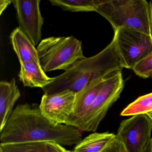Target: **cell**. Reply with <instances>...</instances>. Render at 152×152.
I'll use <instances>...</instances> for the list:
<instances>
[{
  "instance_id": "1",
  "label": "cell",
  "mask_w": 152,
  "mask_h": 152,
  "mask_svg": "<svg viewBox=\"0 0 152 152\" xmlns=\"http://www.w3.org/2000/svg\"><path fill=\"white\" fill-rule=\"evenodd\" d=\"M82 132L74 126L56 124L43 115L37 104H18L0 131L2 144L54 142L62 146L77 145Z\"/></svg>"
},
{
  "instance_id": "2",
  "label": "cell",
  "mask_w": 152,
  "mask_h": 152,
  "mask_svg": "<svg viewBox=\"0 0 152 152\" xmlns=\"http://www.w3.org/2000/svg\"><path fill=\"white\" fill-rule=\"evenodd\" d=\"M124 68L115 38L95 56L78 61L62 74L53 78L42 89L44 94H53L65 90L79 92L91 82L105 78Z\"/></svg>"
},
{
  "instance_id": "3",
  "label": "cell",
  "mask_w": 152,
  "mask_h": 152,
  "mask_svg": "<svg viewBox=\"0 0 152 152\" xmlns=\"http://www.w3.org/2000/svg\"><path fill=\"white\" fill-rule=\"evenodd\" d=\"M96 12L111 23L115 32L127 28L150 35L149 2L146 0H101Z\"/></svg>"
},
{
  "instance_id": "4",
  "label": "cell",
  "mask_w": 152,
  "mask_h": 152,
  "mask_svg": "<svg viewBox=\"0 0 152 152\" xmlns=\"http://www.w3.org/2000/svg\"><path fill=\"white\" fill-rule=\"evenodd\" d=\"M82 44L81 41L73 36L50 37L42 40L37 49L43 71H66L85 58Z\"/></svg>"
},
{
  "instance_id": "5",
  "label": "cell",
  "mask_w": 152,
  "mask_h": 152,
  "mask_svg": "<svg viewBox=\"0 0 152 152\" xmlns=\"http://www.w3.org/2000/svg\"><path fill=\"white\" fill-rule=\"evenodd\" d=\"M122 71L106 78L104 83L94 102L81 118L73 123L81 132H96L109 108L120 97L124 87Z\"/></svg>"
},
{
  "instance_id": "6",
  "label": "cell",
  "mask_w": 152,
  "mask_h": 152,
  "mask_svg": "<svg viewBox=\"0 0 152 152\" xmlns=\"http://www.w3.org/2000/svg\"><path fill=\"white\" fill-rule=\"evenodd\" d=\"M118 51L124 68L132 69L152 52L151 35L132 29L121 28L115 32Z\"/></svg>"
},
{
  "instance_id": "7",
  "label": "cell",
  "mask_w": 152,
  "mask_h": 152,
  "mask_svg": "<svg viewBox=\"0 0 152 152\" xmlns=\"http://www.w3.org/2000/svg\"><path fill=\"white\" fill-rule=\"evenodd\" d=\"M152 130L151 118L146 114L138 115L122 121L116 136L127 152H143Z\"/></svg>"
},
{
  "instance_id": "8",
  "label": "cell",
  "mask_w": 152,
  "mask_h": 152,
  "mask_svg": "<svg viewBox=\"0 0 152 152\" xmlns=\"http://www.w3.org/2000/svg\"><path fill=\"white\" fill-rule=\"evenodd\" d=\"M39 0H14L19 29L36 46L41 41L43 19L40 9Z\"/></svg>"
},
{
  "instance_id": "9",
  "label": "cell",
  "mask_w": 152,
  "mask_h": 152,
  "mask_svg": "<svg viewBox=\"0 0 152 152\" xmlns=\"http://www.w3.org/2000/svg\"><path fill=\"white\" fill-rule=\"evenodd\" d=\"M76 94L70 90L44 94L39 105L42 113L55 124H66L73 111Z\"/></svg>"
},
{
  "instance_id": "10",
  "label": "cell",
  "mask_w": 152,
  "mask_h": 152,
  "mask_svg": "<svg viewBox=\"0 0 152 152\" xmlns=\"http://www.w3.org/2000/svg\"><path fill=\"white\" fill-rule=\"evenodd\" d=\"M107 77L91 82L76 93L72 114L66 124L71 125L73 123L83 116L94 102L103 87Z\"/></svg>"
},
{
  "instance_id": "11",
  "label": "cell",
  "mask_w": 152,
  "mask_h": 152,
  "mask_svg": "<svg viewBox=\"0 0 152 152\" xmlns=\"http://www.w3.org/2000/svg\"><path fill=\"white\" fill-rule=\"evenodd\" d=\"M21 96L15 78L10 81L0 82V131L10 117L16 101Z\"/></svg>"
},
{
  "instance_id": "12",
  "label": "cell",
  "mask_w": 152,
  "mask_h": 152,
  "mask_svg": "<svg viewBox=\"0 0 152 152\" xmlns=\"http://www.w3.org/2000/svg\"><path fill=\"white\" fill-rule=\"evenodd\" d=\"M10 39L20 64L29 62L40 63L37 48L18 27L11 33Z\"/></svg>"
},
{
  "instance_id": "13",
  "label": "cell",
  "mask_w": 152,
  "mask_h": 152,
  "mask_svg": "<svg viewBox=\"0 0 152 152\" xmlns=\"http://www.w3.org/2000/svg\"><path fill=\"white\" fill-rule=\"evenodd\" d=\"M20 65L18 76L25 87L42 89L52 80L53 78L47 76L40 63L29 62Z\"/></svg>"
},
{
  "instance_id": "14",
  "label": "cell",
  "mask_w": 152,
  "mask_h": 152,
  "mask_svg": "<svg viewBox=\"0 0 152 152\" xmlns=\"http://www.w3.org/2000/svg\"><path fill=\"white\" fill-rule=\"evenodd\" d=\"M116 135L109 132L90 134L75 146L74 152H102L115 139Z\"/></svg>"
},
{
  "instance_id": "15",
  "label": "cell",
  "mask_w": 152,
  "mask_h": 152,
  "mask_svg": "<svg viewBox=\"0 0 152 152\" xmlns=\"http://www.w3.org/2000/svg\"><path fill=\"white\" fill-rule=\"evenodd\" d=\"M101 0H52L50 2L53 6L63 10L77 12L96 11Z\"/></svg>"
},
{
  "instance_id": "16",
  "label": "cell",
  "mask_w": 152,
  "mask_h": 152,
  "mask_svg": "<svg viewBox=\"0 0 152 152\" xmlns=\"http://www.w3.org/2000/svg\"><path fill=\"white\" fill-rule=\"evenodd\" d=\"M152 112V92L140 96L128 105L121 113V116H133Z\"/></svg>"
},
{
  "instance_id": "17",
  "label": "cell",
  "mask_w": 152,
  "mask_h": 152,
  "mask_svg": "<svg viewBox=\"0 0 152 152\" xmlns=\"http://www.w3.org/2000/svg\"><path fill=\"white\" fill-rule=\"evenodd\" d=\"M45 142L0 144L2 152H47Z\"/></svg>"
},
{
  "instance_id": "18",
  "label": "cell",
  "mask_w": 152,
  "mask_h": 152,
  "mask_svg": "<svg viewBox=\"0 0 152 152\" xmlns=\"http://www.w3.org/2000/svg\"><path fill=\"white\" fill-rule=\"evenodd\" d=\"M132 70L139 77L149 78L152 72V52L136 64Z\"/></svg>"
},
{
  "instance_id": "19",
  "label": "cell",
  "mask_w": 152,
  "mask_h": 152,
  "mask_svg": "<svg viewBox=\"0 0 152 152\" xmlns=\"http://www.w3.org/2000/svg\"><path fill=\"white\" fill-rule=\"evenodd\" d=\"M102 152H127L123 144L115 137L111 144Z\"/></svg>"
},
{
  "instance_id": "20",
  "label": "cell",
  "mask_w": 152,
  "mask_h": 152,
  "mask_svg": "<svg viewBox=\"0 0 152 152\" xmlns=\"http://www.w3.org/2000/svg\"><path fill=\"white\" fill-rule=\"evenodd\" d=\"M46 146L47 152H74L67 150L63 146L54 142H46Z\"/></svg>"
},
{
  "instance_id": "21",
  "label": "cell",
  "mask_w": 152,
  "mask_h": 152,
  "mask_svg": "<svg viewBox=\"0 0 152 152\" xmlns=\"http://www.w3.org/2000/svg\"><path fill=\"white\" fill-rule=\"evenodd\" d=\"M13 1L1 0L0 1V15H1L4 10L11 4Z\"/></svg>"
},
{
  "instance_id": "22",
  "label": "cell",
  "mask_w": 152,
  "mask_h": 152,
  "mask_svg": "<svg viewBox=\"0 0 152 152\" xmlns=\"http://www.w3.org/2000/svg\"><path fill=\"white\" fill-rule=\"evenodd\" d=\"M149 19H150V35L152 38V1H149Z\"/></svg>"
},
{
  "instance_id": "23",
  "label": "cell",
  "mask_w": 152,
  "mask_h": 152,
  "mask_svg": "<svg viewBox=\"0 0 152 152\" xmlns=\"http://www.w3.org/2000/svg\"><path fill=\"white\" fill-rule=\"evenodd\" d=\"M143 152H152V138L148 141Z\"/></svg>"
},
{
  "instance_id": "24",
  "label": "cell",
  "mask_w": 152,
  "mask_h": 152,
  "mask_svg": "<svg viewBox=\"0 0 152 152\" xmlns=\"http://www.w3.org/2000/svg\"><path fill=\"white\" fill-rule=\"evenodd\" d=\"M150 118H151V120H152V112H149V113H147L146 114Z\"/></svg>"
},
{
  "instance_id": "25",
  "label": "cell",
  "mask_w": 152,
  "mask_h": 152,
  "mask_svg": "<svg viewBox=\"0 0 152 152\" xmlns=\"http://www.w3.org/2000/svg\"><path fill=\"white\" fill-rule=\"evenodd\" d=\"M150 78H152V73H151V74H150Z\"/></svg>"
},
{
  "instance_id": "26",
  "label": "cell",
  "mask_w": 152,
  "mask_h": 152,
  "mask_svg": "<svg viewBox=\"0 0 152 152\" xmlns=\"http://www.w3.org/2000/svg\"><path fill=\"white\" fill-rule=\"evenodd\" d=\"M0 152H2V151L1 150H0Z\"/></svg>"
}]
</instances>
